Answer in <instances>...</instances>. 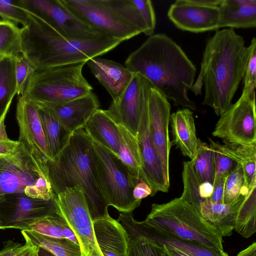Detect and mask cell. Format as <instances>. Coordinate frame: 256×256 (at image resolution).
<instances>
[{"label": "cell", "instance_id": "cell-1", "mask_svg": "<svg viewBox=\"0 0 256 256\" xmlns=\"http://www.w3.org/2000/svg\"><path fill=\"white\" fill-rule=\"evenodd\" d=\"M250 53L243 38L232 28L216 31L206 42L200 69L190 90L198 96L204 87L202 104L220 116L232 104L243 80Z\"/></svg>", "mask_w": 256, "mask_h": 256}, {"label": "cell", "instance_id": "cell-2", "mask_svg": "<svg viewBox=\"0 0 256 256\" xmlns=\"http://www.w3.org/2000/svg\"><path fill=\"white\" fill-rule=\"evenodd\" d=\"M124 66L147 78L176 106L196 109L188 91L196 68L182 48L166 34H154L126 58Z\"/></svg>", "mask_w": 256, "mask_h": 256}, {"label": "cell", "instance_id": "cell-3", "mask_svg": "<svg viewBox=\"0 0 256 256\" xmlns=\"http://www.w3.org/2000/svg\"><path fill=\"white\" fill-rule=\"evenodd\" d=\"M28 12L30 22L21 28L22 54L36 70L87 62L122 42L106 36L84 40L68 39Z\"/></svg>", "mask_w": 256, "mask_h": 256}, {"label": "cell", "instance_id": "cell-4", "mask_svg": "<svg viewBox=\"0 0 256 256\" xmlns=\"http://www.w3.org/2000/svg\"><path fill=\"white\" fill-rule=\"evenodd\" d=\"M48 176L57 195L66 188L80 186L92 221L109 215L108 204L97 183L92 158V140L84 128L72 134L62 153L46 163Z\"/></svg>", "mask_w": 256, "mask_h": 256}, {"label": "cell", "instance_id": "cell-5", "mask_svg": "<svg viewBox=\"0 0 256 256\" xmlns=\"http://www.w3.org/2000/svg\"><path fill=\"white\" fill-rule=\"evenodd\" d=\"M74 15L100 34L122 42L147 27L132 0H60Z\"/></svg>", "mask_w": 256, "mask_h": 256}, {"label": "cell", "instance_id": "cell-6", "mask_svg": "<svg viewBox=\"0 0 256 256\" xmlns=\"http://www.w3.org/2000/svg\"><path fill=\"white\" fill-rule=\"evenodd\" d=\"M142 222L178 238L224 250L220 231L180 196L166 203L152 204L150 212Z\"/></svg>", "mask_w": 256, "mask_h": 256}, {"label": "cell", "instance_id": "cell-7", "mask_svg": "<svg viewBox=\"0 0 256 256\" xmlns=\"http://www.w3.org/2000/svg\"><path fill=\"white\" fill-rule=\"evenodd\" d=\"M19 142L14 152L0 155V202L14 193L44 200L56 198L46 164L28 146Z\"/></svg>", "mask_w": 256, "mask_h": 256}, {"label": "cell", "instance_id": "cell-8", "mask_svg": "<svg viewBox=\"0 0 256 256\" xmlns=\"http://www.w3.org/2000/svg\"><path fill=\"white\" fill-rule=\"evenodd\" d=\"M86 63L36 70L23 95L36 103L62 102L87 95L92 87L82 74Z\"/></svg>", "mask_w": 256, "mask_h": 256}, {"label": "cell", "instance_id": "cell-9", "mask_svg": "<svg viewBox=\"0 0 256 256\" xmlns=\"http://www.w3.org/2000/svg\"><path fill=\"white\" fill-rule=\"evenodd\" d=\"M92 158L96 180L108 206L121 212H132L142 201L133 196L134 178L118 156L92 140Z\"/></svg>", "mask_w": 256, "mask_h": 256}, {"label": "cell", "instance_id": "cell-10", "mask_svg": "<svg viewBox=\"0 0 256 256\" xmlns=\"http://www.w3.org/2000/svg\"><path fill=\"white\" fill-rule=\"evenodd\" d=\"M60 216L74 232L82 256H104L97 242L85 196L80 186L66 188L56 195Z\"/></svg>", "mask_w": 256, "mask_h": 256}, {"label": "cell", "instance_id": "cell-11", "mask_svg": "<svg viewBox=\"0 0 256 256\" xmlns=\"http://www.w3.org/2000/svg\"><path fill=\"white\" fill-rule=\"evenodd\" d=\"M256 118L255 95L242 90L238 100L220 116L212 135L224 143L256 144Z\"/></svg>", "mask_w": 256, "mask_h": 256}, {"label": "cell", "instance_id": "cell-12", "mask_svg": "<svg viewBox=\"0 0 256 256\" xmlns=\"http://www.w3.org/2000/svg\"><path fill=\"white\" fill-rule=\"evenodd\" d=\"M56 198H33L24 193L8 194L0 202V230H28L30 226L58 212Z\"/></svg>", "mask_w": 256, "mask_h": 256}, {"label": "cell", "instance_id": "cell-13", "mask_svg": "<svg viewBox=\"0 0 256 256\" xmlns=\"http://www.w3.org/2000/svg\"><path fill=\"white\" fill-rule=\"evenodd\" d=\"M20 2L24 8L40 18L66 38L84 40L106 36L74 15L60 0H20Z\"/></svg>", "mask_w": 256, "mask_h": 256}, {"label": "cell", "instance_id": "cell-14", "mask_svg": "<svg viewBox=\"0 0 256 256\" xmlns=\"http://www.w3.org/2000/svg\"><path fill=\"white\" fill-rule=\"evenodd\" d=\"M154 87L144 76L134 73L129 84L116 101L106 110L118 124L123 126L137 137L142 112L148 108L150 90Z\"/></svg>", "mask_w": 256, "mask_h": 256}, {"label": "cell", "instance_id": "cell-15", "mask_svg": "<svg viewBox=\"0 0 256 256\" xmlns=\"http://www.w3.org/2000/svg\"><path fill=\"white\" fill-rule=\"evenodd\" d=\"M148 112V108L141 116L137 139L142 162L140 178L150 187V196H152L158 192H168L170 178L166 174L152 138L149 128Z\"/></svg>", "mask_w": 256, "mask_h": 256}, {"label": "cell", "instance_id": "cell-16", "mask_svg": "<svg viewBox=\"0 0 256 256\" xmlns=\"http://www.w3.org/2000/svg\"><path fill=\"white\" fill-rule=\"evenodd\" d=\"M219 6H202L191 0H177L171 4L168 16L178 28L200 33L218 30Z\"/></svg>", "mask_w": 256, "mask_h": 256}, {"label": "cell", "instance_id": "cell-17", "mask_svg": "<svg viewBox=\"0 0 256 256\" xmlns=\"http://www.w3.org/2000/svg\"><path fill=\"white\" fill-rule=\"evenodd\" d=\"M171 106L156 88H151L148 101V124L152 138L166 174L169 177V156L172 146L168 124Z\"/></svg>", "mask_w": 256, "mask_h": 256}, {"label": "cell", "instance_id": "cell-18", "mask_svg": "<svg viewBox=\"0 0 256 256\" xmlns=\"http://www.w3.org/2000/svg\"><path fill=\"white\" fill-rule=\"evenodd\" d=\"M16 119L19 128V142L28 146L46 164L52 160L36 104L25 95L18 101Z\"/></svg>", "mask_w": 256, "mask_h": 256}, {"label": "cell", "instance_id": "cell-19", "mask_svg": "<svg viewBox=\"0 0 256 256\" xmlns=\"http://www.w3.org/2000/svg\"><path fill=\"white\" fill-rule=\"evenodd\" d=\"M36 104L46 108L72 133L84 128L100 107L98 97L92 92L84 96L65 102Z\"/></svg>", "mask_w": 256, "mask_h": 256}, {"label": "cell", "instance_id": "cell-20", "mask_svg": "<svg viewBox=\"0 0 256 256\" xmlns=\"http://www.w3.org/2000/svg\"><path fill=\"white\" fill-rule=\"evenodd\" d=\"M94 76L108 91L112 102L116 100L130 82L134 74L120 63L96 57L86 62Z\"/></svg>", "mask_w": 256, "mask_h": 256}, {"label": "cell", "instance_id": "cell-21", "mask_svg": "<svg viewBox=\"0 0 256 256\" xmlns=\"http://www.w3.org/2000/svg\"><path fill=\"white\" fill-rule=\"evenodd\" d=\"M98 247L104 256H128V238L124 228L110 215L92 221Z\"/></svg>", "mask_w": 256, "mask_h": 256}, {"label": "cell", "instance_id": "cell-22", "mask_svg": "<svg viewBox=\"0 0 256 256\" xmlns=\"http://www.w3.org/2000/svg\"><path fill=\"white\" fill-rule=\"evenodd\" d=\"M170 122L172 144L184 156L193 160L200 142L196 136L193 112L188 108L178 110L170 114Z\"/></svg>", "mask_w": 256, "mask_h": 256}, {"label": "cell", "instance_id": "cell-23", "mask_svg": "<svg viewBox=\"0 0 256 256\" xmlns=\"http://www.w3.org/2000/svg\"><path fill=\"white\" fill-rule=\"evenodd\" d=\"M248 192L242 190L234 200L228 204L214 203L208 199L201 204L200 213L206 220L220 231L222 237L230 236L234 230L240 208Z\"/></svg>", "mask_w": 256, "mask_h": 256}, {"label": "cell", "instance_id": "cell-24", "mask_svg": "<svg viewBox=\"0 0 256 256\" xmlns=\"http://www.w3.org/2000/svg\"><path fill=\"white\" fill-rule=\"evenodd\" d=\"M84 128L92 140L118 156L120 142L119 126L106 110H96Z\"/></svg>", "mask_w": 256, "mask_h": 256}, {"label": "cell", "instance_id": "cell-25", "mask_svg": "<svg viewBox=\"0 0 256 256\" xmlns=\"http://www.w3.org/2000/svg\"><path fill=\"white\" fill-rule=\"evenodd\" d=\"M219 9V28L256 26V0H222Z\"/></svg>", "mask_w": 256, "mask_h": 256}, {"label": "cell", "instance_id": "cell-26", "mask_svg": "<svg viewBox=\"0 0 256 256\" xmlns=\"http://www.w3.org/2000/svg\"><path fill=\"white\" fill-rule=\"evenodd\" d=\"M117 220L128 236V256H165L164 247L142 230L132 212L120 213Z\"/></svg>", "mask_w": 256, "mask_h": 256}, {"label": "cell", "instance_id": "cell-27", "mask_svg": "<svg viewBox=\"0 0 256 256\" xmlns=\"http://www.w3.org/2000/svg\"><path fill=\"white\" fill-rule=\"evenodd\" d=\"M142 230L162 246L172 248L190 256H228L224 250L212 249L192 242L182 240L138 222Z\"/></svg>", "mask_w": 256, "mask_h": 256}, {"label": "cell", "instance_id": "cell-28", "mask_svg": "<svg viewBox=\"0 0 256 256\" xmlns=\"http://www.w3.org/2000/svg\"><path fill=\"white\" fill-rule=\"evenodd\" d=\"M36 104L48 152L52 160H53L68 144L73 133L64 126L46 108L37 104Z\"/></svg>", "mask_w": 256, "mask_h": 256}, {"label": "cell", "instance_id": "cell-29", "mask_svg": "<svg viewBox=\"0 0 256 256\" xmlns=\"http://www.w3.org/2000/svg\"><path fill=\"white\" fill-rule=\"evenodd\" d=\"M25 242L42 248L56 256H82L79 244L66 238H56L40 234L32 230H22Z\"/></svg>", "mask_w": 256, "mask_h": 256}, {"label": "cell", "instance_id": "cell-30", "mask_svg": "<svg viewBox=\"0 0 256 256\" xmlns=\"http://www.w3.org/2000/svg\"><path fill=\"white\" fill-rule=\"evenodd\" d=\"M120 142L118 156L130 174L140 179L142 162L137 137L123 126L118 124Z\"/></svg>", "mask_w": 256, "mask_h": 256}, {"label": "cell", "instance_id": "cell-31", "mask_svg": "<svg viewBox=\"0 0 256 256\" xmlns=\"http://www.w3.org/2000/svg\"><path fill=\"white\" fill-rule=\"evenodd\" d=\"M256 178L250 185L236 220L234 230L245 238H250L256 232Z\"/></svg>", "mask_w": 256, "mask_h": 256}, {"label": "cell", "instance_id": "cell-32", "mask_svg": "<svg viewBox=\"0 0 256 256\" xmlns=\"http://www.w3.org/2000/svg\"><path fill=\"white\" fill-rule=\"evenodd\" d=\"M15 60L13 58L0 59V116L8 112L16 94Z\"/></svg>", "mask_w": 256, "mask_h": 256}, {"label": "cell", "instance_id": "cell-33", "mask_svg": "<svg viewBox=\"0 0 256 256\" xmlns=\"http://www.w3.org/2000/svg\"><path fill=\"white\" fill-rule=\"evenodd\" d=\"M22 30L16 24L0 20V59L22 54Z\"/></svg>", "mask_w": 256, "mask_h": 256}, {"label": "cell", "instance_id": "cell-34", "mask_svg": "<svg viewBox=\"0 0 256 256\" xmlns=\"http://www.w3.org/2000/svg\"><path fill=\"white\" fill-rule=\"evenodd\" d=\"M210 144L240 164L242 168L256 164V144L250 145L224 143L221 144L209 138Z\"/></svg>", "mask_w": 256, "mask_h": 256}, {"label": "cell", "instance_id": "cell-35", "mask_svg": "<svg viewBox=\"0 0 256 256\" xmlns=\"http://www.w3.org/2000/svg\"><path fill=\"white\" fill-rule=\"evenodd\" d=\"M182 176L184 188L180 197L200 212V204L205 200L200 197V186L202 182L196 174L192 160L183 162Z\"/></svg>", "mask_w": 256, "mask_h": 256}, {"label": "cell", "instance_id": "cell-36", "mask_svg": "<svg viewBox=\"0 0 256 256\" xmlns=\"http://www.w3.org/2000/svg\"><path fill=\"white\" fill-rule=\"evenodd\" d=\"M192 160L194 170L200 182L212 184L214 162L213 150L210 146L200 140L196 156Z\"/></svg>", "mask_w": 256, "mask_h": 256}, {"label": "cell", "instance_id": "cell-37", "mask_svg": "<svg viewBox=\"0 0 256 256\" xmlns=\"http://www.w3.org/2000/svg\"><path fill=\"white\" fill-rule=\"evenodd\" d=\"M244 186L242 166L237 164L228 174L225 181L223 204H228L234 200L241 193Z\"/></svg>", "mask_w": 256, "mask_h": 256}, {"label": "cell", "instance_id": "cell-38", "mask_svg": "<svg viewBox=\"0 0 256 256\" xmlns=\"http://www.w3.org/2000/svg\"><path fill=\"white\" fill-rule=\"evenodd\" d=\"M0 16L3 20L20 23L23 26L30 22L28 12L21 6L20 0H0Z\"/></svg>", "mask_w": 256, "mask_h": 256}, {"label": "cell", "instance_id": "cell-39", "mask_svg": "<svg viewBox=\"0 0 256 256\" xmlns=\"http://www.w3.org/2000/svg\"><path fill=\"white\" fill-rule=\"evenodd\" d=\"M15 60V78L16 94L22 96L30 78L36 69L22 54H20L14 58Z\"/></svg>", "mask_w": 256, "mask_h": 256}, {"label": "cell", "instance_id": "cell-40", "mask_svg": "<svg viewBox=\"0 0 256 256\" xmlns=\"http://www.w3.org/2000/svg\"><path fill=\"white\" fill-rule=\"evenodd\" d=\"M250 53L246 68L244 80L243 90L252 96L255 95L256 85V38L254 37L250 43Z\"/></svg>", "mask_w": 256, "mask_h": 256}, {"label": "cell", "instance_id": "cell-41", "mask_svg": "<svg viewBox=\"0 0 256 256\" xmlns=\"http://www.w3.org/2000/svg\"><path fill=\"white\" fill-rule=\"evenodd\" d=\"M58 214V212L35 222L30 226L28 230L50 237L65 238L57 222Z\"/></svg>", "mask_w": 256, "mask_h": 256}, {"label": "cell", "instance_id": "cell-42", "mask_svg": "<svg viewBox=\"0 0 256 256\" xmlns=\"http://www.w3.org/2000/svg\"><path fill=\"white\" fill-rule=\"evenodd\" d=\"M209 146L213 150L214 162V182L220 178L227 176L236 166L237 164L215 148L210 145Z\"/></svg>", "mask_w": 256, "mask_h": 256}, {"label": "cell", "instance_id": "cell-43", "mask_svg": "<svg viewBox=\"0 0 256 256\" xmlns=\"http://www.w3.org/2000/svg\"><path fill=\"white\" fill-rule=\"evenodd\" d=\"M134 4L140 12L147 27L146 36L154 34L156 24V14L151 0H132Z\"/></svg>", "mask_w": 256, "mask_h": 256}, {"label": "cell", "instance_id": "cell-44", "mask_svg": "<svg viewBox=\"0 0 256 256\" xmlns=\"http://www.w3.org/2000/svg\"><path fill=\"white\" fill-rule=\"evenodd\" d=\"M226 176L222 177L212 183L214 190L209 198L212 202L223 204L224 186Z\"/></svg>", "mask_w": 256, "mask_h": 256}, {"label": "cell", "instance_id": "cell-45", "mask_svg": "<svg viewBox=\"0 0 256 256\" xmlns=\"http://www.w3.org/2000/svg\"><path fill=\"white\" fill-rule=\"evenodd\" d=\"M26 244L8 240L4 243V246L0 250V256H14L25 246Z\"/></svg>", "mask_w": 256, "mask_h": 256}, {"label": "cell", "instance_id": "cell-46", "mask_svg": "<svg viewBox=\"0 0 256 256\" xmlns=\"http://www.w3.org/2000/svg\"><path fill=\"white\" fill-rule=\"evenodd\" d=\"M152 190L148 184L142 179L140 180L136 184L132 190L134 198L138 200L151 196Z\"/></svg>", "mask_w": 256, "mask_h": 256}, {"label": "cell", "instance_id": "cell-47", "mask_svg": "<svg viewBox=\"0 0 256 256\" xmlns=\"http://www.w3.org/2000/svg\"><path fill=\"white\" fill-rule=\"evenodd\" d=\"M57 222L62 231L64 236L75 244H79L72 230L64 219L60 216L59 212L57 216Z\"/></svg>", "mask_w": 256, "mask_h": 256}, {"label": "cell", "instance_id": "cell-48", "mask_svg": "<svg viewBox=\"0 0 256 256\" xmlns=\"http://www.w3.org/2000/svg\"><path fill=\"white\" fill-rule=\"evenodd\" d=\"M25 244L24 248L14 256H38L39 247Z\"/></svg>", "mask_w": 256, "mask_h": 256}, {"label": "cell", "instance_id": "cell-49", "mask_svg": "<svg viewBox=\"0 0 256 256\" xmlns=\"http://www.w3.org/2000/svg\"><path fill=\"white\" fill-rule=\"evenodd\" d=\"M214 190V186L212 183L202 182L200 186V196L204 200L209 199L211 196Z\"/></svg>", "mask_w": 256, "mask_h": 256}, {"label": "cell", "instance_id": "cell-50", "mask_svg": "<svg viewBox=\"0 0 256 256\" xmlns=\"http://www.w3.org/2000/svg\"><path fill=\"white\" fill-rule=\"evenodd\" d=\"M191 1L202 6H219L222 3V0H191Z\"/></svg>", "mask_w": 256, "mask_h": 256}, {"label": "cell", "instance_id": "cell-51", "mask_svg": "<svg viewBox=\"0 0 256 256\" xmlns=\"http://www.w3.org/2000/svg\"><path fill=\"white\" fill-rule=\"evenodd\" d=\"M162 246L164 247L165 256H190L176 250Z\"/></svg>", "mask_w": 256, "mask_h": 256}, {"label": "cell", "instance_id": "cell-52", "mask_svg": "<svg viewBox=\"0 0 256 256\" xmlns=\"http://www.w3.org/2000/svg\"><path fill=\"white\" fill-rule=\"evenodd\" d=\"M8 112H5L0 116V136L4 138H8L4 125V120Z\"/></svg>", "mask_w": 256, "mask_h": 256}, {"label": "cell", "instance_id": "cell-53", "mask_svg": "<svg viewBox=\"0 0 256 256\" xmlns=\"http://www.w3.org/2000/svg\"><path fill=\"white\" fill-rule=\"evenodd\" d=\"M38 256H56L49 251L39 247Z\"/></svg>", "mask_w": 256, "mask_h": 256}]
</instances>
